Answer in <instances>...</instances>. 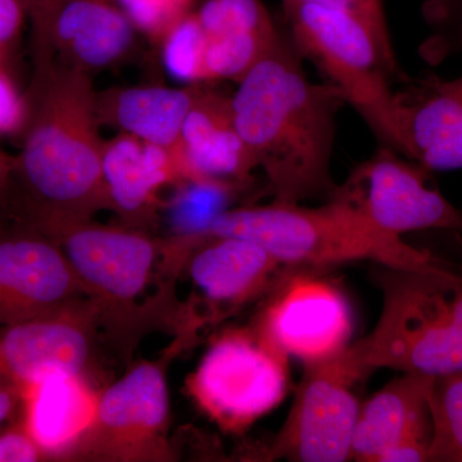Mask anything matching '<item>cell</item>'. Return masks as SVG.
<instances>
[{
	"label": "cell",
	"instance_id": "cell-1",
	"mask_svg": "<svg viewBox=\"0 0 462 462\" xmlns=\"http://www.w3.org/2000/svg\"><path fill=\"white\" fill-rule=\"evenodd\" d=\"M29 124L5 205L42 233L111 209L91 75L33 57Z\"/></svg>",
	"mask_w": 462,
	"mask_h": 462
},
{
	"label": "cell",
	"instance_id": "cell-2",
	"mask_svg": "<svg viewBox=\"0 0 462 462\" xmlns=\"http://www.w3.org/2000/svg\"><path fill=\"white\" fill-rule=\"evenodd\" d=\"M230 96L234 124L273 200L302 203L331 197L337 115L346 105L338 88L312 83L287 42H279Z\"/></svg>",
	"mask_w": 462,
	"mask_h": 462
},
{
	"label": "cell",
	"instance_id": "cell-3",
	"mask_svg": "<svg viewBox=\"0 0 462 462\" xmlns=\"http://www.w3.org/2000/svg\"><path fill=\"white\" fill-rule=\"evenodd\" d=\"M208 236L251 240L282 266L294 269L360 261L394 269H449L430 252L380 230L336 199L320 207L273 200L266 206L229 208L212 223Z\"/></svg>",
	"mask_w": 462,
	"mask_h": 462
},
{
	"label": "cell",
	"instance_id": "cell-4",
	"mask_svg": "<svg viewBox=\"0 0 462 462\" xmlns=\"http://www.w3.org/2000/svg\"><path fill=\"white\" fill-rule=\"evenodd\" d=\"M383 309L372 333L345 352L365 376L376 369L440 376L462 372V275L382 266Z\"/></svg>",
	"mask_w": 462,
	"mask_h": 462
},
{
	"label": "cell",
	"instance_id": "cell-5",
	"mask_svg": "<svg viewBox=\"0 0 462 462\" xmlns=\"http://www.w3.org/2000/svg\"><path fill=\"white\" fill-rule=\"evenodd\" d=\"M282 5L296 50L342 91L383 145L398 152L396 93L389 83L401 76L397 60L351 14L306 0Z\"/></svg>",
	"mask_w": 462,
	"mask_h": 462
},
{
	"label": "cell",
	"instance_id": "cell-6",
	"mask_svg": "<svg viewBox=\"0 0 462 462\" xmlns=\"http://www.w3.org/2000/svg\"><path fill=\"white\" fill-rule=\"evenodd\" d=\"M291 385L288 356L257 329L227 331L203 356L188 388L200 410L226 431H243L272 412Z\"/></svg>",
	"mask_w": 462,
	"mask_h": 462
},
{
	"label": "cell",
	"instance_id": "cell-7",
	"mask_svg": "<svg viewBox=\"0 0 462 462\" xmlns=\"http://www.w3.org/2000/svg\"><path fill=\"white\" fill-rule=\"evenodd\" d=\"M345 349L327 360L303 364L305 370L291 411L267 455L272 460H351L361 406L354 385L365 375L348 360Z\"/></svg>",
	"mask_w": 462,
	"mask_h": 462
},
{
	"label": "cell",
	"instance_id": "cell-8",
	"mask_svg": "<svg viewBox=\"0 0 462 462\" xmlns=\"http://www.w3.org/2000/svg\"><path fill=\"white\" fill-rule=\"evenodd\" d=\"M430 172L383 145L337 185L329 199L351 207L392 236L430 229L462 234V212L438 190Z\"/></svg>",
	"mask_w": 462,
	"mask_h": 462
},
{
	"label": "cell",
	"instance_id": "cell-9",
	"mask_svg": "<svg viewBox=\"0 0 462 462\" xmlns=\"http://www.w3.org/2000/svg\"><path fill=\"white\" fill-rule=\"evenodd\" d=\"M2 207L0 330L78 302L85 288L56 240Z\"/></svg>",
	"mask_w": 462,
	"mask_h": 462
},
{
	"label": "cell",
	"instance_id": "cell-10",
	"mask_svg": "<svg viewBox=\"0 0 462 462\" xmlns=\"http://www.w3.org/2000/svg\"><path fill=\"white\" fill-rule=\"evenodd\" d=\"M33 56L93 74L123 63L139 33L114 0H32Z\"/></svg>",
	"mask_w": 462,
	"mask_h": 462
},
{
	"label": "cell",
	"instance_id": "cell-11",
	"mask_svg": "<svg viewBox=\"0 0 462 462\" xmlns=\"http://www.w3.org/2000/svg\"><path fill=\"white\" fill-rule=\"evenodd\" d=\"M267 342L303 364L338 355L348 346L352 314L333 282L307 275L282 276L256 327Z\"/></svg>",
	"mask_w": 462,
	"mask_h": 462
},
{
	"label": "cell",
	"instance_id": "cell-12",
	"mask_svg": "<svg viewBox=\"0 0 462 462\" xmlns=\"http://www.w3.org/2000/svg\"><path fill=\"white\" fill-rule=\"evenodd\" d=\"M87 291L102 300L130 303L147 287L156 245L129 226L76 221L50 234Z\"/></svg>",
	"mask_w": 462,
	"mask_h": 462
},
{
	"label": "cell",
	"instance_id": "cell-13",
	"mask_svg": "<svg viewBox=\"0 0 462 462\" xmlns=\"http://www.w3.org/2000/svg\"><path fill=\"white\" fill-rule=\"evenodd\" d=\"M94 302L71 305L0 330V380L26 383L54 374H83L89 363Z\"/></svg>",
	"mask_w": 462,
	"mask_h": 462
},
{
	"label": "cell",
	"instance_id": "cell-14",
	"mask_svg": "<svg viewBox=\"0 0 462 462\" xmlns=\"http://www.w3.org/2000/svg\"><path fill=\"white\" fill-rule=\"evenodd\" d=\"M189 276L206 306V321L231 312L273 289L282 264L261 245L238 236H208L187 243Z\"/></svg>",
	"mask_w": 462,
	"mask_h": 462
},
{
	"label": "cell",
	"instance_id": "cell-15",
	"mask_svg": "<svg viewBox=\"0 0 462 462\" xmlns=\"http://www.w3.org/2000/svg\"><path fill=\"white\" fill-rule=\"evenodd\" d=\"M398 152L430 171L462 169V75L420 79L396 94Z\"/></svg>",
	"mask_w": 462,
	"mask_h": 462
},
{
	"label": "cell",
	"instance_id": "cell-16",
	"mask_svg": "<svg viewBox=\"0 0 462 462\" xmlns=\"http://www.w3.org/2000/svg\"><path fill=\"white\" fill-rule=\"evenodd\" d=\"M206 85H197L173 152L184 179L212 178L245 184L258 169L256 160L234 124L230 96Z\"/></svg>",
	"mask_w": 462,
	"mask_h": 462
},
{
	"label": "cell",
	"instance_id": "cell-17",
	"mask_svg": "<svg viewBox=\"0 0 462 462\" xmlns=\"http://www.w3.org/2000/svg\"><path fill=\"white\" fill-rule=\"evenodd\" d=\"M194 14L206 35L208 83H238L282 42L263 0H205Z\"/></svg>",
	"mask_w": 462,
	"mask_h": 462
},
{
	"label": "cell",
	"instance_id": "cell-18",
	"mask_svg": "<svg viewBox=\"0 0 462 462\" xmlns=\"http://www.w3.org/2000/svg\"><path fill=\"white\" fill-rule=\"evenodd\" d=\"M102 170L109 206L129 227L149 223L162 205L160 191L184 180L173 149L124 133L105 141Z\"/></svg>",
	"mask_w": 462,
	"mask_h": 462
},
{
	"label": "cell",
	"instance_id": "cell-19",
	"mask_svg": "<svg viewBox=\"0 0 462 462\" xmlns=\"http://www.w3.org/2000/svg\"><path fill=\"white\" fill-rule=\"evenodd\" d=\"M169 407L162 369L138 365L100 394L98 418L87 440L105 447L108 454L142 448L163 431Z\"/></svg>",
	"mask_w": 462,
	"mask_h": 462
},
{
	"label": "cell",
	"instance_id": "cell-20",
	"mask_svg": "<svg viewBox=\"0 0 462 462\" xmlns=\"http://www.w3.org/2000/svg\"><path fill=\"white\" fill-rule=\"evenodd\" d=\"M20 389L23 427L45 457L81 445L96 427L100 394L83 374H54Z\"/></svg>",
	"mask_w": 462,
	"mask_h": 462
},
{
	"label": "cell",
	"instance_id": "cell-21",
	"mask_svg": "<svg viewBox=\"0 0 462 462\" xmlns=\"http://www.w3.org/2000/svg\"><path fill=\"white\" fill-rule=\"evenodd\" d=\"M433 376L402 373L361 404L352 438L351 460L379 462L404 440L431 438Z\"/></svg>",
	"mask_w": 462,
	"mask_h": 462
},
{
	"label": "cell",
	"instance_id": "cell-22",
	"mask_svg": "<svg viewBox=\"0 0 462 462\" xmlns=\"http://www.w3.org/2000/svg\"><path fill=\"white\" fill-rule=\"evenodd\" d=\"M197 85L185 88L130 87L96 90L100 126H111L142 141L173 149L196 97Z\"/></svg>",
	"mask_w": 462,
	"mask_h": 462
},
{
	"label": "cell",
	"instance_id": "cell-23",
	"mask_svg": "<svg viewBox=\"0 0 462 462\" xmlns=\"http://www.w3.org/2000/svg\"><path fill=\"white\" fill-rule=\"evenodd\" d=\"M166 203L167 220L182 240L206 236L212 223L229 209V200L240 184L212 178L184 179Z\"/></svg>",
	"mask_w": 462,
	"mask_h": 462
},
{
	"label": "cell",
	"instance_id": "cell-24",
	"mask_svg": "<svg viewBox=\"0 0 462 462\" xmlns=\"http://www.w3.org/2000/svg\"><path fill=\"white\" fill-rule=\"evenodd\" d=\"M430 416V461L462 462V372L436 378Z\"/></svg>",
	"mask_w": 462,
	"mask_h": 462
},
{
	"label": "cell",
	"instance_id": "cell-25",
	"mask_svg": "<svg viewBox=\"0 0 462 462\" xmlns=\"http://www.w3.org/2000/svg\"><path fill=\"white\" fill-rule=\"evenodd\" d=\"M158 48L173 79L187 85L207 84L206 35L194 11L170 29Z\"/></svg>",
	"mask_w": 462,
	"mask_h": 462
},
{
	"label": "cell",
	"instance_id": "cell-26",
	"mask_svg": "<svg viewBox=\"0 0 462 462\" xmlns=\"http://www.w3.org/2000/svg\"><path fill=\"white\" fill-rule=\"evenodd\" d=\"M139 35L158 47L187 11L178 0H114Z\"/></svg>",
	"mask_w": 462,
	"mask_h": 462
},
{
	"label": "cell",
	"instance_id": "cell-27",
	"mask_svg": "<svg viewBox=\"0 0 462 462\" xmlns=\"http://www.w3.org/2000/svg\"><path fill=\"white\" fill-rule=\"evenodd\" d=\"M30 102L9 71V60H0V139L20 138L29 124Z\"/></svg>",
	"mask_w": 462,
	"mask_h": 462
},
{
	"label": "cell",
	"instance_id": "cell-28",
	"mask_svg": "<svg viewBox=\"0 0 462 462\" xmlns=\"http://www.w3.org/2000/svg\"><path fill=\"white\" fill-rule=\"evenodd\" d=\"M306 2L345 12L357 18L373 32L384 53L391 60H397L388 29L387 17H385L384 0H306Z\"/></svg>",
	"mask_w": 462,
	"mask_h": 462
},
{
	"label": "cell",
	"instance_id": "cell-29",
	"mask_svg": "<svg viewBox=\"0 0 462 462\" xmlns=\"http://www.w3.org/2000/svg\"><path fill=\"white\" fill-rule=\"evenodd\" d=\"M32 0H0V56L11 57L29 20Z\"/></svg>",
	"mask_w": 462,
	"mask_h": 462
},
{
	"label": "cell",
	"instance_id": "cell-30",
	"mask_svg": "<svg viewBox=\"0 0 462 462\" xmlns=\"http://www.w3.org/2000/svg\"><path fill=\"white\" fill-rule=\"evenodd\" d=\"M42 457L45 455L23 421L0 434V462H36Z\"/></svg>",
	"mask_w": 462,
	"mask_h": 462
},
{
	"label": "cell",
	"instance_id": "cell-31",
	"mask_svg": "<svg viewBox=\"0 0 462 462\" xmlns=\"http://www.w3.org/2000/svg\"><path fill=\"white\" fill-rule=\"evenodd\" d=\"M21 403V389L17 384L0 380V425L14 413Z\"/></svg>",
	"mask_w": 462,
	"mask_h": 462
},
{
	"label": "cell",
	"instance_id": "cell-32",
	"mask_svg": "<svg viewBox=\"0 0 462 462\" xmlns=\"http://www.w3.org/2000/svg\"><path fill=\"white\" fill-rule=\"evenodd\" d=\"M14 162L16 158L9 156L0 149V205L8 199L14 182Z\"/></svg>",
	"mask_w": 462,
	"mask_h": 462
},
{
	"label": "cell",
	"instance_id": "cell-33",
	"mask_svg": "<svg viewBox=\"0 0 462 462\" xmlns=\"http://www.w3.org/2000/svg\"><path fill=\"white\" fill-rule=\"evenodd\" d=\"M179 3L187 9V11H194L196 9L197 0H178Z\"/></svg>",
	"mask_w": 462,
	"mask_h": 462
},
{
	"label": "cell",
	"instance_id": "cell-34",
	"mask_svg": "<svg viewBox=\"0 0 462 462\" xmlns=\"http://www.w3.org/2000/svg\"><path fill=\"white\" fill-rule=\"evenodd\" d=\"M457 45H458V47H460V48H461V50H462V32H461L460 39H458Z\"/></svg>",
	"mask_w": 462,
	"mask_h": 462
},
{
	"label": "cell",
	"instance_id": "cell-35",
	"mask_svg": "<svg viewBox=\"0 0 462 462\" xmlns=\"http://www.w3.org/2000/svg\"><path fill=\"white\" fill-rule=\"evenodd\" d=\"M0 60H9V58H7V57H3V56H0Z\"/></svg>",
	"mask_w": 462,
	"mask_h": 462
},
{
	"label": "cell",
	"instance_id": "cell-36",
	"mask_svg": "<svg viewBox=\"0 0 462 462\" xmlns=\"http://www.w3.org/2000/svg\"><path fill=\"white\" fill-rule=\"evenodd\" d=\"M460 2H461V5H462V0H460Z\"/></svg>",
	"mask_w": 462,
	"mask_h": 462
}]
</instances>
